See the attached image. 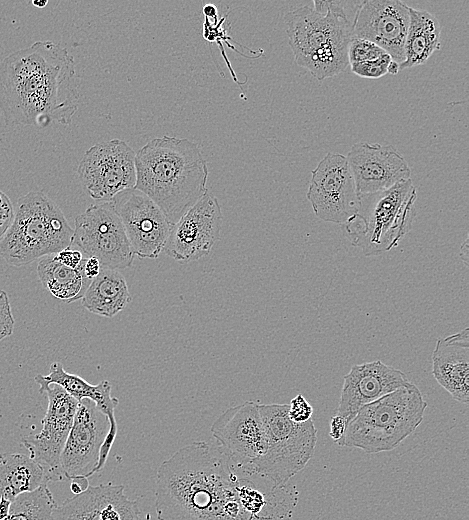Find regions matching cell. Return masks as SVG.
<instances>
[{
  "mask_svg": "<svg viewBox=\"0 0 469 520\" xmlns=\"http://www.w3.org/2000/svg\"><path fill=\"white\" fill-rule=\"evenodd\" d=\"M435 380L459 403L469 402V329L439 338L432 353Z\"/></svg>",
  "mask_w": 469,
  "mask_h": 520,
  "instance_id": "obj_22",
  "label": "cell"
},
{
  "mask_svg": "<svg viewBox=\"0 0 469 520\" xmlns=\"http://www.w3.org/2000/svg\"><path fill=\"white\" fill-rule=\"evenodd\" d=\"M387 54L376 44L357 37H353L348 49L349 65L358 62L371 61Z\"/></svg>",
  "mask_w": 469,
  "mask_h": 520,
  "instance_id": "obj_28",
  "label": "cell"
},
{
  "mask_svg": "<svg viewBox=\"0 0 469 520\" xmlns=\"http://www.w3.org/2000/svg\"><path fill=\"white\" fill-rule=\"evenodd\" d=\"M14 213V205L10 198L0 190V238L12 224Z\"/></svg>",
  "mask_w": 469,
  "mask_h": 520,
  "instance_id": "obj_32",
  "label": "cell"
},
{
  "mask_svg": "<svg viewBox=\"0 0 469 520\" xmlns=\"http://www.w3.org/2000/svg\"><path fill=\"white\" fill-rule=\"evenodd\" d=\"M392 61L390 55L385 54L375 60L350 64V68L357 76L368 79H378L388 74V68Z\"/></svg>",
  "mask_w": 469,
  "mask_h": 520,
  "instance_id": "obj_29",
  "label": "cell"
},
{
  "mask_svg": "<svg viewBox=\"0 0 469 520\" xmlns=\"http://www.w3.org/2000/svg\"><path fill=\"white\" fill-rule=\"evenodd\" d=\"M356 6L353 36L376 44L393 61L399 65L403 63L409 6L400 0H362Z\"/></svg>",
  "mask_w": 469,
  "mask_h": 520,
  "instance_id": "obj_17",
  "label": "cell"
},
{
  "mask_svg": "<svg viewBox=\"0 0 469 520\" xmlns=\"http://www.w3.org/2000/svg\"><path fill=\"white\" fill-rule=\"evenodd\" d=\"M136 152L123 140L112 139L91 146L82 156L77 174L89 195L110 201L136 184Z\"/></svg>",
  "mask_w": 469,
  "mask_h": 520,
  "instance_id": "obj_9",
  "label": "cell"
},
{
  "mask_svg": "<svg viewBox=\"0 0 469 520\" xmlns=\"http://www.w3.org/2000/svg\"><path fill=\"white\" fill-rule=\"evenodd\" d=\"M399 64L395 61H392L388 68V73L392 75H396L399 72Z\"/></svg>",
  "mask_w": 469,
  "mask_h": 520,
  "instance_id": "obj_39",
  "label": "cell"
},
{
  "mask_svg": "<svg viewBox=\"0 0 469 520\" xmlns=\"http://www.w3.org/2000/svg\"><path fill=\"white\" fill-rule=\"evenodd\" d=\"M84 259L77 268H70L58 262L54 255L44 256L37 265L39 280L55 298L68 304L77 301L91 283L83 272Z\"/></svg>",
  "mask_w": 469,
  "mask_h": 520,
  "instance_id": "obj_26",
  "label": "cell"
},
{
  "mask_svg": "<svg viewBox=\"0 0 469 520\" xmlns=\"http://www.w3.org/2000/svg\"><path fill=\"white\" fill-rule=\"evenodd\" d=\"M11 502L6 498L0 497V520L5 519L9 514Z\"/></svg>",
  "mask_w": 469,
  "mask_h": 520,
  "instance_id": "obj_37",
  "label": "cell"
},
{
  "mask_svg": "<svg viewBox=\"0 0 469 520\" xmlns=\"http://www.w3.org/2000/svg\"><path fill=\"white\" fill-rule=\"evenodd\" d=\"M344 1H313L284 16L289 46L296 63L317 80L338 75L349 66L352 22Z\"/></svg>",
  "mask_w": 469,
  "mask_h": 520,
  "instance_id": "obj_4",
  "label": "cell"
},
{
  "mask_svg": "<svg viewBox=\"0 0 469 520\" xmlns=\"http://www.w3.org/2000/svg\"><path fill=\"white\" fill-rule=\"evenodd\" d=\"M409 384L401 370L380 360L353 365L343 378L336 415L348 424L363 406Z\"/></svg>",
  "mask_w": 469,
  "mask_h": 520,
  "instance_id": "obj_19",
  "label": "cell"
},
{
  "mask_svg": "<svg viewBox=\"0 0 469 520\" xmlns=\"http://www.w3.org/2000/svg\"><path fill=\"white\" fill-rule=\"evenodd\" d=\"M108 202L123 225L134 256L157 258L172 227L161 209L135 188L121 191Z\"/></svg>",
  "mask_w": 469,
  "mask_h": 520,
  "instance_id": "obj_13",
  "label": "cell"
},
{
  "mask_svg": "<svg viewBox=\"0 0 469 520\" xmlns=\"http://www.w3.org/2000/svg\"><path fill=\"white\" fill-rule=\"evenodd\" d=\"M56 506L48 484H44L32 492L18 495L3 520H51Z\"/></svg>",
  "mask_w": 469,
  "mask_h": 520,
  "instance_id": "obj_27",
  "label": "cell"
},
{
  "mask_svg": "<svg viewBox=\"0 0 469 520\" xmlns=\"http://www.w3.org/2000/svg\"><path fill=\"white\" fill-rule=\"evenodd\" d=\"M90 486L89 480L86 477H75L71 479L70 490L74 495H78Z\"/></svg>",
  "mask_w": 469,
  "mask_h": 520,
  "instance_id": "obj_36",
  "label": "cell"
},
{
  "mask_svg": "<svg viewBox=\"0 0 469 520\" xmlns=\"http://www.w3.org/2000/svg\"><path fill=\"white\" fill-rule=\"evenodd\" d=\"M238 484L239 473L219 446L192 442L157 470V519L252 520L241 504Z\"/></svg>",
  "mask_w": 469,
  "mask_h": 520,
  "instance_id": "obj_1",
  "label": "cell"
},
{
  "mask_svg": "<svg viewBox=\"0 0 469 520\" xmlns=\"http://www.w3.org/2000/svg\"><path fill=\"white\" fill-rule=\"evenodd\" d=\"M222 212L218 199L207 192L172 225L163 251L179 262L198 260L219 240Z\"/></svg>",
  "mask_w": 469,
  "mask_h": 520,
  "instance_id": "obj_16",
  "label": "cell"
},
{
  "mask_svg": "<svg viewBox=\"0 0 469 520\" xmlns=\"http://www.w3.org/2000/svg\"><path fill=\"white\" fill-rule=\"evenodd\" d=\"M33 5L43 8L47 5V1H39V2H33Z\"/></svg>",
  "mask_w": 469,
  "mask_h": 520,
  "instance_id": "obj_40",
  "label": "cell"
},
{
  "mask_svg": "<svg viewBox=\"0 0 469 520\" xmlns=\"http://www.w3.org/2000/svg\"><path fill=\"white\" fill-rule=\"evenodd\" d=\"M288 416L295 423L312 419L313 407L302 394H297L288 404Z\"/></svg>",
  "mask_w": 469,
  "mask_h": 520,
  "instance_id": "obj_30",
  "label": "cell"
},
{
  "mask_svg": "<svg viewBox=\"0 0 469 520\" xmlns=\"http://www.w3.org/2000/svg\"><path fill=\"white\" fill-rule=\"evenodd\" d=\"M347 422L339 415L332 416L330 420L329 436L335 443H338L344 436Z\"/></svg>",
  "mask_w": 469,
  "mask_h": 520,
  "instance_id": "obj_34",
  "label": "cell"
},
{
  "mask_svg": "<svg viewBox=\"0 0 469 520\" xmlns=\"http://www.w3.org/2000/svg\"><path fill=\"white\" fill-rule=\"evenodd\" d=\"M39 393L48 399L46 413L41 421L42 429L36 435L22 438L29 456L46 470L50 481L64 478L60 458L66 439L73 425L78 401L55 384L37 382Z\"/></svg>",
  "mask_w": 469,
  "mask_h": 520,
  "instance_id": "obj_12",
  "label": "cell"
},
{
  "mask_svg": "<svg viewBox=\"0 0 469 520\" xmlns=\"http://www.w3.org/2000/svg\"><path fill=\"white\" fill-rule=\"evenodd\" d=\"M135 189L148 196L173 225L207 192L208 165L186 138L162 136L136 152Z\"/></svg>",
  "mask_w": 469,
  "mask_h": 520,
  "instance_id": "obj_3",
  "label": "cell"
},
{
  "mask_svg": "<svg viewBox=\"0 0 469 520\" xmlns=\"http://www.w3.org/2000/svg\"><path fill=\"white\" fill-rule=\"evenodd\" d=\"M259 402L248 400L228 408L210 427L213 438L228 457L234 470L242 472L266 450V437Z\"/></svg>",
  "mask_w": 469,
  "mask_h": 520,
  "instance_id": "obj_14",
  "label": "cell"
},
{
  "mask_svg": "<svg viewBox=\"0 0 469 520\" xmlns=\"http://www.w3.org/2000/svg\"><path fill=\"white\" fill-rule=\"evenodd\" d=\"M51 520H142L136 500L129 499L123 485L89 486L53 510Z\"/></svg>",
  "mask_w": 469,
  "mask_h": 520,
  "instance_id": "obj_20",
  "label": "cell"
},
{
  "mask_svg": "<svg viewBox=\"0 0 469 520\" xmlns=\"http://www.w3.org/2000/svg\"><path fill=\"white\" fill-rule=\"evenodd\" d=\"M14 324L8 294L0 289V342L13 333Z\"/></svg>",
  "mask_w": 469,
  "mask_h": 520,
  "instance_id": "obj_31",
  "label": "cell"
},
{
  "mask_svg": "<svg viewBox=\"0 0 469 520\" xmlns=\"http://www.w3.org/2000/svg\"><path fill=\"white\" fill-rule=\"evenodd\" d=\"M102 269L101 263L94 257H85L83 264L84 275L89 279L93 280L96 278Z\"/></svg>",
  "mask_w": 469,
  "mask_h": 520,
  "instance_id": "obj_35",
  "label": "cell"
},
{
  "mask_svg": "<svg viewBox=\"0 0 469 520\" xmlns=\"http://www.w3.org/2000/svg\"><path fill=\"white\" fill-rule=\"evenodd\" d=\"M441 46L438 19L424 9L409 7V28L405 41V60L399 70L424 64Z\"/></svg>",
  "mask_w": 469,
  "mask_h": 520,
  "instance_id": "obj_25",
  "label": "cell"
},
{
  "mask_svg": "<svg viewBox=\"0 0 469 520\" xmlns=\"http://www.w3.org/2000/svg\"><path fill=\"white\" fill-rule=\"evenodd\" d=\"M77 101L74 58L59 44L36 41L0 63V109L8 125H67Z\"/></svg>",
  "mask_w": 469,
  "mask_h": 520,
  "instance_id": "obj_2",
  "label": "cell"
},
{
  "mask_svg": "<svg viewBox=\"0 0 469 520\" xmlns=\"http://www.w3.org/2000/svg\"><path fill=\"white\" fill-rule=\"evenodd\" d=\"M49 482L46 470L29 455L0 454V497L13 501L18 495Z\"/></svg>",
  "mask_w": 469,
  "mask_h": 520,
  "instance_id": "obj_24",
  "label": "cell"
},
{
  "mask_svg": "<svg viewBox=\"0 0 469 520\" xmlns=\"http://www.w3.org/2000/svg\"><path fill=\"white\" fill-rule=\"evenodd\" d=\"M72 244L105 268L119 270L133 263L125 230L109 202L91 205L76 217Z\"/></svg>",
  "mask_w": 469,
  "mask_h": 520,
  "instance_id": "obj_10",
  "label": "cell"
},
{
  "mask_svg": "<svg viewBox=\"0 0 469 520\" xmlns=\"http://www.w3.org/2000/svg\"><path fill=\"white\" fill-rule=\"evenodd\" d=\"M109 431L107 416L91 400H81L61 453L60 467L65 479L89 478L97 473L101 447Z\"/></svg>",
  "mask_w": 469,
  "mask_h": 520,
  "instance_id": "obj_15",
  "label": "cell"
},
{
  "mask_svg": "<svg viewBox=\"0 0 469 520\" xmlns=\"http://www.w3.org/2000/svg\"><path fill=\"white\" fill-rule=\"evenodd\" d=\"M360 194L387 190L411 179V169L393 145L358 142L346 156Z\"/></svg>",
  "mask_w": 469,
  "mask_h": 520,
  "instance_id": "obj_18",
  "label": "cell"
},
{
  "mask_svg": "<svg viewBox=\"0 0 469 520\" xmlns=\"http://www.w3.org/2000/svg\"><path fill=\"white\" fill-rule=\"evenodd\" d=\"M35 382L45 384H55L61 387L70 396L80 402L83 399L91 400L98 410L107 416L110 423V431L101 447L97 473L106 464L109 452L117 435V423L115 418V408L119 400L112 397V386L107 380H103L96 385L90 384L82 377L65 371L63 365L55 361L50 365V372L47 375L38 374Z\"/></svg>",
  "mask_w": 469,
  "mask_h": 520,
  "instance_id": "obj_21",
  "label": "cell"
},
{
  "mask_svg": "<svg viewBox=\"0 0 469 520\" xmlns=\"http://www.w3.org/2000/svg\"><path fill=\"white\" fill-rule=\"evenodd\" d=\"M416 199L412 179L384 191L360 194L357 213L344 224L352 245L367 257L397 247L412 227Z\"/></svg>",
  "mask_w": 469,
  "mask_h": 520,
  "instance_id": "obj_7",
  "label": "cell"
},
{
  "mask_svg": "<svg viewBox=\"0 0 469 520\" xmlns=\"http://www.w3.org/2000/svg\"><path fill=\"white\" fill-rule=\"evenodd\" d=\"M315 215L326 222L345 224L358 211L360 193L346 156L328 152L311 172L306 194Z\"/></svg>",
  "mask_w": 469,
  "mask_h": 520,
  "instance_id": "obj_11",
  "label": "cell"
},
{
  "mask_svg": "<svg viewBox=\"0 0 469 520\" xmlns=\"http://www.w3.org/2000/svg\"><path fill=\"white\" fill-rule=\"evenodd\" d=\"M460 258L466 266L469 263V245L468 238H466L460 248Z\"/></svg>",
  "mask_w": 469,
  "mask_h": 520,
  "instance_id": "obj_38",
  "label": "cell"
},
{
  "mask_svg": "<svg viewBox=\"0 0 469 520\" xmlns=\"http://www.w3.org/2000/svg\"><path fill=\"white\" fill-rule=\"evenodd\" d=\"M427 402L411 383L363 406L348 422L339 446L368 454L390 451L423 421Z\"/></svg>",
  "mask_w": 469,
  "mask_h": 520,
  "instance_id": "obj_6",
  "label": "cell"
},
{
  "mask_svg": "<svg viewBox=\"0 0 469 520\" xmlns=\"http://www.w3.org/2000/svg\"><path fill=\"white\" fill-rule=\"evenodd\" d=\"M288 404H258L266 437V450L245 471L256 475L273 486L287 484L304 469L312 458L317 443V430L310 419L295 423L288 416Z\"/></svg>",
  "mask_w": 469,
  "mask_h": 520,
  "instance_id": "obj_8",
  "label": "cell"
},
{
  "mask_svg": "<svg viewBox=\"0 0 469 520\" xmlns=\"http://www.w3.org/2000/svg\"><path fill=\"white\" fill-rule=\"evenodd\" d=\"M12 224L1 238L0 256L15 267L70 247L73 228L59 206L41 191L21 196Z\"/></svg>",
  "mask_w": 469,
  "mask_h": 520,
  "instance_id": "obj_5",
  "label": "cell"
},
{
  "mask_svg": "<svg viewBox=\"0 0 469 520\" xmlns=\"http://www.w3.org/2000/svg\"><path fill=\"white\" fill-rule=\"evenodd\" d=\"M125 277L118 270L102 267L81 298L89 312L112 318L131 302Z\"/></svg>",
  "mask_w": 469,
  "mask_h": 520,
  "instance_id": "obj_23",
  "label": "cell"
},
{
  "mask_svg": "<svg viewBox=\"0 0 469 520\" xmlns=\"http://www.w3.org/2000/svg\"><path fill=\"white\" fill-rule=\"evenodd\" d=\"M53 255L58 262L70 268H77L84 259L82 252L71 249V246Z\"/></svg>",
  "mask_w": 469,
  "mask_h": 520,
  "instance_id": "obj_33",
  "label": "cell"
}]
</instances>
